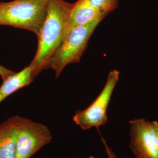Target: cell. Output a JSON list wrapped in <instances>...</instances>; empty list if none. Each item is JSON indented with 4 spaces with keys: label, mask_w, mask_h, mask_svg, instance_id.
I'll return each instance as SVG.
<instances>
[{
    "label": "cell",
    "mask_w": 158,
    "mask_h": 158,
    "mask_svg": "<svg viewBox=\"0 0 158 158\" xmlns=\"http://www.w3.org/2000/svg\"><path fill=\"white\" fill-rule=\"evenodd\" d=\"M17 118L13 116L0 124V158H15Z\"/></svg>",
    "instance_id": "obj_8"
},
{
    "label": "cell",
    "mask_w": 158,
    "mask_h": 158,
    "mask_svg": "<svg viewBox=\"0 0 158 158\" xmlns=\"http://www.w3.org/2000/svg\"><path fill=\"white\" fill-rule=\"evenodd\" d=\"M17 140L15 158H31L52 139L49 128L45 125L16 115Z\"/></svg>",
    "instance_id": "obj_5"
},
{
    "label": "cell",
    "mask_w": 158,
    "mask_h": 158,
    "mask_svg": "<svg viewBox=\"0 0 158 158\" xmlns=\"http://www.w3.org/2000/svg\"><path fill=\"white\" fill-rule=\"evenodd\" d=\"M48 0H13L0 2V25L23 29L39 34Z\"/></svg>",
    "instance_id": "obj_2"
},
{
    "label": "cell",
    "mask_w": 158,
    "mask_h": 158,
    "mask_svg": "<svg viewBox=\"0 0 158 158\" xmlns=\"http://www.w3.org/2000/svg\"><path fill=\"white\" fill-rule=\"evenodd\" d=\"M34 79L32 70L28 66L2 80L0 86V103L17 91L32 83Z\"/></svg>",
    "instance_id": "obj_9"
},
{
    "label": "cell",
    "mask_w": 158,
    "mask_h": 158,
    "mask_svg": "<svg viewBox=\"0 0 158 158\" xmlns=\"http://www.w3.org/2000/svg\"><path fill=\"white\" fill-rule=\"evenodd\" d=\"M102 140L103 144H104V146L105 147V151H106V152L107 153L108 158H117L115 154L113 152V151L111 149V148L108 145L107 142L106 141V140L103 138H102Z\"/></svg>",
    "instance_id": "obj_12"
},
{
    "label": "cell",
    "mask_w": 158,
    "mask_h": 158,
    "mask_svg": "<svg viewBox=\"0 0 158 158\" xmlns=\"http://www.w3.org/2000/svg\"><path fill=\"white\" fill-rule=\"evenodd\" d=\"M106 16L92 6L90 0H78L74 3L69 32L76 27L85 25L97 20H102Z\"/></svg>",
    "instance_id": "obj_7"
},
{
    "label": "cell",
    "mask_w": 158,
    "mask_h": 158,
    "mask_svg": "<svg viewBox=\"0 0 158 158\" xmlns=\"http://www.w3.org/2000/svg\"><path fill=\"white\" fill-rule=\"evenodd\" d=\"M74 3L64 0H48L46 17L38 35L35 55L29 65L35 78L47 68L69 33Z\"/></svg>",
    "instance_id": "obj_1"
},
{
    "label": "cell",
    "mask_w": 158,
    "mask_h": 158,
    "mask_svg": "<svg viewBox=\"0 0 158 158\" xmlns=\"http://www.w3.org/2000/svg\"><path fill=\"white\" fill-rule=\"evenodd\" d=\"M153 125L155 126V128L156 131V136H157V140H158V121H153Z\"/></svg>",
    "instance_id": "obj_13"
},
{
    "label": "cell",
    "mask_w": 158,
    "mask_h": 158,
    "mask_svg": "<svg viewBox=\"0 0 158 158\" xmlns=\"http://www.w3.org/2000/svg\"><path fill=\"white\" fill-rule=\"evenodd\" d=\"M129 124L130 148L136 158H158V140L153 121L134 119Z\"/></svg>",
    "instance_id": "obj_6"
},
{
    "label": "cell",
    "mask_w": 158,
    "mask_h": 158,
    "mask_svg": "<svg viewBox=\"0 0 158 158\" xmlns=\"http://www.w3.org/2000/svg\"><path fill=\"white\" fill-rule=\"evenodd\" d=\"M102 21L99 19L76 27L68 33L49 64V68L55 72L56 77L60 76L66 66L80 62L91 35Z\"/></svg>",
    "instance_id": "obj_3"
},
{
    "label": "cell",
    "mask_w": 158,
    "mask_h": 158,
    "mask_svg": "<svg viewBox=\"0 0 158 158\" xmlns=\"http://www.w3.org/2000/svg\"><path fill=\"white\" fill-rule=\"evenodd\" d=\"M119 72L113 70L108 75L104 88L96 100L83 110L77 111L73 117L74 123L83 130L99 129L107 124V108L114 90L118 81Z\"/></svg>",
    "instance_id": "obj_4"
},
{
    "label": "cell",
    "mask_w": 158,
    "mask_h": 158,
    "mask_svg": "<svg viewBox=\"0 0 158 158\" xmlns=\"http://www.w3.org/2000/svg\"><path fill=\"white\" fill-rule=\"evenodd\" d=\"M90 2L92 6L106 17L115 11L118 4V0H90Z\"/></svg>",
    "instance_id": "obj_10"
},
{
    "label": "cell",
    "mask_w": 158,
    "mask_h": 158,
    "mask_svg": "<svg viewBox=\"0 0 158 158\" xmlns=\"http://www.w3.org/2000/svg\"><path fill=\"white\" fill-rule=\"evenodd\" d=\"M89 158H94V157H93V156H90V157H89Z\"/></svg>",
    "instance_id": "obj_14"
},
{
    "label": "cell",
    "mask_w": 158,
    "mask_h": 158,
    "mask_svg": "<svg viewBox=\"0 0 158 158\" xmlns=\"http://www.w3.org/2000/svg\"><path fill=\"white\" fill-rule=\"evenodd\" d=\"M13 73H14V72L2 66H0V76L2 80H5Z\"/></svg>",
    "instance_id": "obj_11"
}]
</instances>
